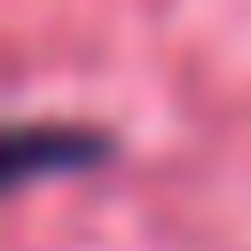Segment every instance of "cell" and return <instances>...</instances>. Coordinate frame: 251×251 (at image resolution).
<instances>
[{"instance_id": "1", "label": "cell", "mask_w": 251, "mask_h": 251, "mask_svg": "<svg viewBox=\"0 0 251 251\" xmlns=\"http://www.w3.org/2000/svg\"><path fill=\"white\" fill-rule=\"evenodd\" d=\"M110 157V133L94 126H63V118H0V196L24 180H55V173H86Z\"/></svg>"}]
</instances>
